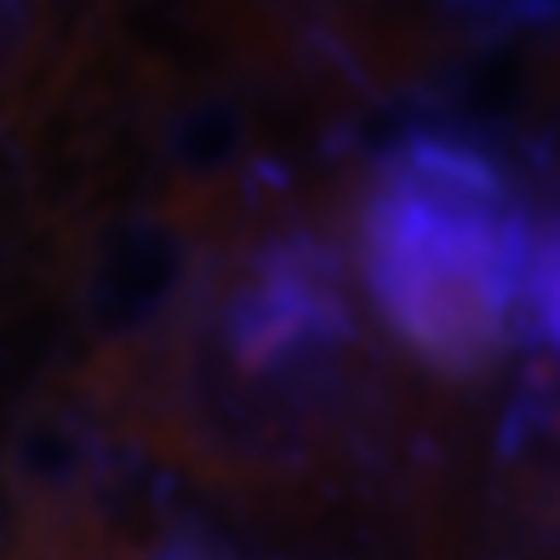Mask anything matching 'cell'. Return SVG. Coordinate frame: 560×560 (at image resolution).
<instances>
[{"mask_svg": "<svg viewBox=\"0 0 560 560\" xmlns=\"http://www.w3.org/2000/svg\"><path fill=\"white\" fill-rule=\"evenodd\" d=\"M349 246L377 320L441 389L487 377L538 303V207L469 132H406L361 177Z\"/></svg>", "mask_w": 560, "mask_h": 560, "instance_id": "6da1fadb", "label": "cell"}, {"mask_svg": "<svg viewBox=\"0 0 560 560\" xmlns=\"http://www.w3.org/2000/svg\"><path fill=\"white\" fill-rule=\"evenodd\" d=\"M52 298L69 310V354L58 366H126L161 349L207 298L223 241L161 200L46 218Z\"/></svg>", "mask_w": 560, "mask_h": 560, "instance_id": "7a4b0ae2", "label": "cell"}, {"mask_svg": "<svg viewBox=\"0 0 560 560\" xmlns=\"http://www.w3.org/2000/svg\"><path fill=\"white\" fill-rule=\"evenodd\" d=\"M92 12L0 7V138H23L63 97L86 52Z\"/></svg>", "mask_w": 560, "mask_h": 560, "instance_id": "3957f363", "label": "cell"}, {"mask_svg": "<svg viewBox=\"0 0 560 560\" xmlns=\"http://www.w3.org/2000/svg\"><path fill=\"white\" fill-rule=\"evenodd\" d=\"M149 560H207V549L189 544V538H161L155 549H149Z\"/></svg>", "mask_w": 560, "mask_h": 560, "instance_id": "277c9868", "label": "cell"}]
</instances>
